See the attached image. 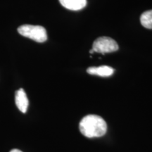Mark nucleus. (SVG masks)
Returning <instances> with one entry per match:
<instances>
[{"label":"nucleus","instance_id":"5","mask_svg":"<svg viewBox=\"0 0 152 152\" xmlns=\"http://www.w3.org/2000/svg\"><path fill=\"white\" fill-rule=\"evenodd\" d=\"M63 7L72 11H79L85 8L87 5V0H59Z\"/></svg>","mask_w":152,"mask_h":152},{"label":"nucleus","instance_id":"4","mask_svg":"<svg viewBox=\"0 0 152 152\" xmlns=\"http://www.w3.org/2000/svg\"><path fill=\"white\" fill-rule=\"evenodd\" d=\"M15 102H16V105L18 107V109L22 113H26L28 107V104H29V102H28L27 95H26L23 89L21 88L16 92Z\"/></svg>","mask_w":152,"mask_h":152},{"label":"nucleus","instance_id":"1","mask_svg":"<svg viewBox=\"0 0 152 152\" xmlns=\"http://www.w3.org/2000/svg\"><path fill=\"white\" fill-rule=\"evenodd\" d=\"M79 128L82 134L88 138L102 137L107 131L106 121L97 115L85 116L80 122Z\"/></svg>","mask_w":152,"mask_h":152},{"label":"nucleus","instance_id":"9","mask_svg":"<svg viewBox=\"0 0 152 152\" xmlns=\"http://www.w3.org/2000/svg\"><path fill=\"white\" fill-rule=\"evenodd\" d=\"M93 53H94V50H93V49H91V50L90 51V54H92Z\"/></svg>","mask_w":152,"mask_h":152},{"label":"nucleus","instance_id":"3","mask_svg":"<svg viewBox=\"0 0 152 152\" xmlns=\"http://www.w3.org/2000/svg\"><path fill=\"white\" fill-rule=\"evenodd\" d=\"M119 47L116 42L109 37H100L94 42L92 49L94 52L105 54L118 50Z\"/></svg>","mask_w":152,"mask_h":152},{"label":"nucleus","instance_id":"7","mask_svg":"<svg viewBox=\"0 0 152 152\" xmlns=\"http://www.w3.org/2000/svg\"><path fill=\"white\" fill-rule=\"evenodd\" d=\"M142 26L147 29H152V10L144 12L140 16Z\"/></svg>","mask_w":152,"mask_h":152},{"label":"nucleus","instance_id":"2","mask_svg":"<svg viewBox=\"0 0 152 152\" xmlns=\"http://www.w3.org/2000/svg\"><path fill=\"white\" fill-rule=\"evenodd\" d=\"M18 32L23 37L42 43L47 39V34L45 28L41 26L23 25L18 28Z\"/></svg>","mask_w":152,"mask_h":152},{"label":"nucleus","instance_id":"6","mask_svg":"<svg viewBox=\"0 0 152 152\" xmlns=\"http://www.w3.org/2000/svg\"><path fill=\"white\" fill-rule=\"evenodd\" d=\"M87 72L91 75H96L102 77H109L113 74L114 69L108 66H101L99 67L88 68Z\"/></svg>","mask_w":152,"mask_h":152},{"label":"nucleus","instance_id":"8","mask_svg":"<svg viewBox=\"0 0 152 152\" xmlns=\"http://www.w3.org/2000/svg\"><path fill=\"white\" fill-rule=\"evenodd\" d=\"M10 152H23V151H20V150H18V149H12V150H11Z\"/></svg>","mask_w":152,"mask_h":152}]
</instances>
